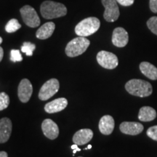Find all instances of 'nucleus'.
Returning a JSON list of instances; mask_svg holds the SVG:
<instances>
[{
  "mask_svg": "<svg viewBox=\"0 0 157 157\" xmlns=\"http://www.w3.org/2000/svg\"><path fill=\"white\" fill-rule=\"evenodd\" d=\"M156 110L150 106H143L139 111L138 119L141 121H151L156 118Z\"/></svg>",
  "mask_w": 157,
  "mask_h": 157,
  "instance_id": "19",
  "label": "nucleus"
},
{
  "mask_svg": "<svg viewBox=\"0 0 157 157\" xmlns=\"http://www.w3.org/2000/svg\"><path fill=\"white\" fill-rule=\"evenodd\" d=\"M60 83L56 78H50L43 84L39 92V98L41 101H47L58 93Z\"/></svg>",
  "mask_w": 157,
  "mask_h": 157,
  "instance_id": "5",
  "label": "nucleus"
},
{
  "mask_svg": "<svg viewBox=\"0 0 157 157\" xmlns=\"http://www.w3.org/2000/svg\"><path fill=\"white\" fill-rule=\"evenodd\" d=\"M118 3L122 6H130L134 3L135 0H116Z\"/></svg>",
  "mask_w": 157,
  "mask_h": 157,
  "instance_id": "26",
  "label": "nucleus"
},
{
  "mask_svg": "<svg viewBox=\"0 0 157 157\" xmlns=\"http://www.w3.org/2000/svg\"><path fill=\"white\" fill-rule=\"evenodd\" d=\"M125 89L130 95L137 97H148L152 94V85L148 82L142 79H131L125 84Z\"/></svg>",
  "mask_w": 157,
  "mask_h": 157,
  "instance_id": "1",
  "label": "nucleus"
},
{
  "mask_svg": "<svg viewBox=\"0 0 157 157\" xmlns=\"http://www.w3.org/2000/svg\"><path fill=\"white\" fill-rule=\"evenodd\" d=\"M10 60L13 62H21L23 60V57L18 50H12L10 51Z\"/></svg>",
  "mask_w": 157,
  "mask_h": 157,
  "instance_id": "24",
  "label": "nucleus"
},
{
  "mask_svg": "<svg viewBox=\"0 0 157 157\" xmlns=\"http://www.w3.org/2000/svg\"><path fill=\"white\" fill-rule=\"evenodd\" d=\"M71 148L74 150V151H73L74 155L76 154V151H81V149L78 148V145H76V144H74L73 146H71Z\"/></svg>",
  "mask_w": 157,
  "mask_h": 157,
  "instance_id": "28",
  "label": "nucleus"
},
{
  "mask_svg": "<svg viewBox=\"0 0 157 157\" xmlns=\"http://www.w3.org/2000/svg\"><path fill=\"white\" fill-rule=\"evenodd\" d=\"M150 9L153 13H157V0H150Z\"/></svg>",
  "mask_w": 157,
  "mask_h": 157,
  "instance_id": "27",
  "label": "nucleus"
},
{
  "mask_svg": "<svg viewBox=\"0 0 157 157\" xmlns=\"http://www.w3.org/2000/svg\"><path fill=\"white\" fill-rule=\"evenodd\" d=\"M102 4L105 7L103 17L108 22H114L119 18V9L116 0H101Z\"/></svg>",
  "mask_w": 157,
  "mask_h": 157,
  "instance_id": "8",
  "label": "nucleus"
},
{
  "mask_svg": "<svg viewBox=\"0 0 157 157\" xmlns=\"http://www.w3.org/2000/svg\"><path fill=\"white\" fill-rule=\"evenodd\" d=\"M97 61L100 66L106 69H114L119 64V60L116 55L104 50L98 53Z\"/></svg>",
  "mask_w": 157,
  "mask_h": 157,
  "instance_id": "7",
  "label": "nucleus"
},
{
  "mask_svg": "<svg viewBox=\"0 0 157 157\" xmlns=\"http://www.w3.org/2000/svg\"><path fill=\"white\" fill-rule=\"evenodd\" d=\"M56 25L53 22H48L42 25L37 30L36 36L39 39H47L52 36L53 34Z\"/></svg>",
  "mask_w": 157,
  "mask_h": 157,
  "instance_id": "17",
  "label": "nucleus"
},
{
  "mask_svg": "<svg viewBox=\"0 0 157 157\" xmlns=\"http://www.w3.org/2000/svg\"><path fill=\"white\" fill-rule=\"evenodd\" d=\"M79 157H82V156H79Z\"/></svg>",
  "mask_w": 157,
  "mask_h": 157,
  "instance_id": "33",
  "label": "nucleus"
},
{
  "mask_svg": "<svg viewBox=\"0 0 157 157\" xmlns=\"http://www.w3.org/2000/svg\"><path fill=\"white\" fill-rule=\"evenodd\" d=\"M40 12L45 19H53L67 14L66 6L53 1H45L41 5Z\"/></svg>",
  "mask_w": 157,
  "mask_h": 157,
  "instance_id": "2",
  "label": "nucleus"
},
{
  "mask_svg": "<svg viewBox=\"0 0 157 157\" xmlns=\"http://www.w3.org/2000/svg\"><path fill=\"white\" fill-rule=\"evenodd\" d=\"M147 25L152 33L157 35V17H151L147 21Z\"/></svg>",
  "mask_w": 157,
  "mask_h": 157,
  "instance_id": "23",
  "label": "nucleus"
},
{
  "mask_svg": "<svg viewBox=\"0 0 157 157\" xmlns=\"http://www.w3.org/2000/svg\"><path fill=\"white\" fill-rule=\"evenodd\" d=\"M0 157H8L7 153L5 151H0Z\"/></svg>",
  "mask_w": 157,
  "mask_h": 157,
  "instance_id": "30",
  "label": "nucleus"
},
{
  "mask_svg": "<svg viewBox=\"0 0 157 157\" xmlns=\"http://www.w3.org/2000/svg\"><path fill=\"white\" fill-rule=\"evenodd\" d=\"M33 93V87L31 82L27 78H23L20 82L17 88V95L22 103L29 101Z\"/></svg>",
  "mask_w": 157,
  "mask_h": 157,
  "instance_id": "9",
  "label": "nucleus"
},
{
  "mask_svg": "<svg viewBox=\"0 0 157 157\" xmlns=\"http://www.w3.org/2000/svg\"><path fill=\"white\" fill-rule=\"evenodd\" d=\"M2 38L1 36H0V44H2Z\"/></svg>",
  "mask_w": 157,
  "mask_h": 157,
  "instance_id": "32",
  "label": "nucleus"
},
{
  "mask_svg": "<svg viewBox=\"0 0 157 157\" xmlns=\"http://www.w3.org/2000/svg\"><path fill=\"white\" fill-rule=\"evenodd\" d=\"M23 22L31 28H36L40 24V19L36 12L30 5H25L20 10Z\"/></svg>",
  "mask_w": 157,
  "mask_h": 157,
  "instance_id": "6",
  "label": "nucleus"
},
{
  "mask_svg": "<svg viewBox=\"0 0 157 157\" xmlns=\"http://www.w3.org/2000/svg\"><path fill=\"white\" fill-rule=\"evenodd\" d=\"M68 105V101L65 98H57L44 105V111L48 113H54L62 111Z\"/></svg>",
  "mask_w": 157,
  "mask_h": 157,
  "instance_id": "13",
  "label": "nucleus"
},
{
  "mask_svg": "<svg viewBox=\"0 0 157 157\" xmlns=\"http://www.w3.org/2000/svg\"><path fill=\"white\" fill-rule=\"evenodd\" d=\"M10 98L5 93H0V111H3L8 107Z\"/></svg>",
  "mask_w": 157,
  "mask_h": 157,
  "instance_id": "22",
  "label": "nucleus"
},
{
  "mask_svg": "<svg viewBox=\"0 0 157 157\" xmlns=\"http://www.w3.org/2000/svg\"><path fill=\"white\" fill-rule=\"evenodd\" d=\"M115 127V122L113 118L110 115H105L100 119L99 130L103 135H109L113 132Z\"/></svg>",
  "mask_w": 157,
  "mask_h": 157,
  "instance_id": "16",
  "label": "nucleus"
},
{
  "mask_svg": "<svg viewBox=\"0 0 157 157\" xmlns=\"http://www.w3.org/2000/svg\"><path fill=\"white\" fill-rule=\"evenodd\" d=\"M140 70L143 75L151 80H157V68L148 62H142L140 64Z\"/></svg>",
  "mask_w": 157,
  "mask_h": 157,
  "instance_id": "18",
  "label": "nucleus"
},
{
  "mask_svg": "<svg viewBox=\"0 0 157 157\" xmlns=\"http://www.w3.org/2000/svg\"><path fill=\"white\" fill-rule=\"evenodd\" d=\"M44 135L50 140H55L59 135V128L57 124L50 119H44L42 124Z\"/></svg>",
  "mask_w": 157,
  "mask_h": 157,
  "instance_id": "10",
  "label": "nucleus"
},
{
  "mask_svg": "<svg viewBox=\"0 0 157 157\" xmlns=\"http://www.w3.org/2000/svg\"><path fill=\"white\" fill-rule=\"evenodd\" d=\"M101 26L100 20L95 17H90L82 20L75 27V33L78 36H88L95 34Z\"/></svg>",
  "mask_w": 157,
  "mask_h": 157,
  "instance_id": "3",
  "label": "nucleus"
},
{
  "mask_svg": "<svg viewBox=\"0 0 157 157\" xmlns=\"http://www.w3.org/2000/svg\"><path fill=\"white\" fill-rule=\"evenodd\" d=\"M21 28V25L20 24L17 19H11L5 25V31L7 33H13L17 31Z\"/></svg>",
  "mask_w": 157,
  "mask_h": 157,
  "instance_id": "20",
  "label": "nucleus"
},
{
  "mask_svg": "<svg viewBox=\"0 0 157 157\" xmlns=\"http://www.w3.org/2000/svg\"><path fill=\"white\" fill-rule=\"evenodd\" d=\"M146 134L150 138L157 141V125L151 127L147 129Z\"/></svg>",
  "mask_w": 157,
  "mask_h": 157,
  "instance_id": "25",
  "label": "nucleus"
},
{
  "mask_svg": "<svg viewBox=\"0 0 157 157\" xmlns=\"http://www.w3.org/2000/svg\"><path fill=\"white\" fill-rule=\"evenodd\" d=\"M13 124L9 118L4 117L0 119V143L8 141L11 135Z\"/></svg>",
  "mask_w": 157,
  "mask_h": 157,
  "instance_id": "14",
  "label": "nucleus"
},
{
  "mask_svg": "<svg viewBox=\"0 0 157 157\" xmlns=\"http://www.w3.org/2000/svg\"><path fill=\"white\" fill-rule=\"evenodd\" d=\"M91 148H92V146H91V145H89V146H88L87 148H84V150H87V149H90Z\"/></svg>",
  "mask_w": 157,
  "mask_h": 157,
  "instance_id": "31",
  "label": "nucleus"
},
{
  "mask_svg": "<svg viewBox=\"0 0 157 157\" xmlns=\"http://www.w3.org/2000/svg\"><path fill=\"white\" fill-rule=\"evenodd\" d=\"M3 56H4V51H3V49L0 47V62L2 61V60L3 58Z\"/></svg>",
  "mask_w": 157,
  "mask_h": 157,
  "instance_id": "29",
  "label": "nucleus"
},
{
  "mask_svg": "<svg viewBox=\"0 0 157 157\" xmlns=\"http://www.w3.org/2000/svg\"><path fill=\"white\" fill-rule=\"evenodd\" d=\"M93 137V132L90 129H82L77 131L73 136V142L78 146L87 144Z\"/></svg>",
  "mask_w": 157,
  "mask_h": 157,
  "instance_id": "15",
  "label": "nucleus"
},
{
  "mask_svg": "<svg viewBox=\"0 0 157 157\" xmlns=\"http://www.w3.org/2000/svg\"><path fill=\"white\" fill-rule=\"evenodd\" d=\"M35 49H36V45L29 42H24L21 47V51L25 53L27 56H32L33 52Z\"/></svg>",
  "mask_w": 157,
  "mask_h": 157,
  "instance_id": "21",
  "label": "nucleus"
},
{
  "mask_svg": "<svg viewBox=\"0 0 157 157\" xmlns=\"http://www.w3.org/2000/svg\"><path fill=\"white\" fill-rule=\"evenodd\" d=\"M129 36L127 31L121 27L116 28L113 31L112 43L118 48H124L127 44Z\"/></svg>",
  "mask_w": 157,
  "mask_h": 157,
  "instance_id": "11",
  "label": "nucleus"
},
{
  "mask_svg": "<svg viewBox=\"0 0 157 157\" xmlns=\"http://www.w3.org/2000/svg\"><path fill=\"white\" fill-rule=\"evenodd\" d=\"M90 44V40L86 37L78 36L68 43L65 52L67 56L74 58L83 54L87 50Z\"/></svg>",
  "mask_w": 157,
  "mask_h": 157,
  "instance_id": "4",
  "label": "nucleus"
},
{
  "mask_svg": "<svg viewBox=\"0 0 157 157\" xmlns=\"http://www.w3.org/2000/svg\"><path fill=\"white\" fill-rule=\"evenodd\" d=\"M142 124L135 121H124L119 126L120 131L124 134L129 135H137L143 132Z\"/></svg>",
  "mask_w": 157,
  "mask_h": 157,
  "instance_id": "12",
  "label": "nucleus"
}]
</instances>
